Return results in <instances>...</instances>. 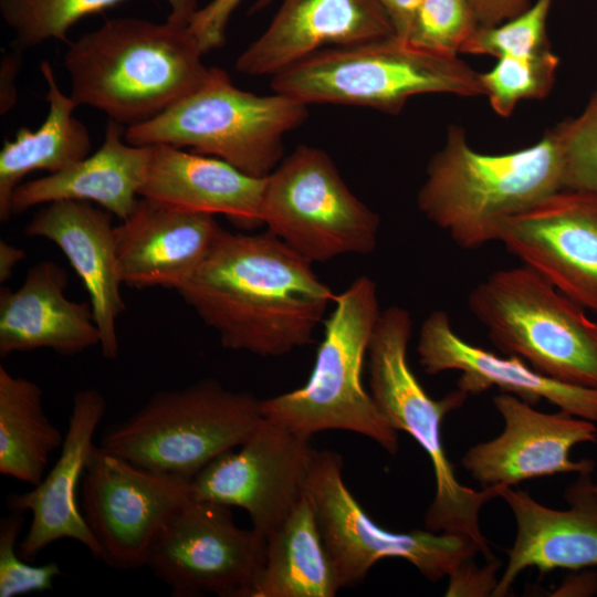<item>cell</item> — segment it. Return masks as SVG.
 Listing matches in <instances>:
<instances>
[{
	"label": "cell",
	"instance_id": "6da1fadb",
	"mask_svg": "<svg viewBox=\"0 0 597 597\" xmlns=\"http://www.w3.org/2000/svg\"><path fill=\"white\" fill-rule=\"evenodd\" d=\"M312 264L269 231L223 230L176 292L222 347L282 356L313 341L336 296Z\"/></svg>",
	"mask_w": 597,
	"mask_h": 597
},
{
	"label": "cell",
	"instance_id": "7a4b0ae2",
	"mask_svg": "<svg viewBox=\"0 0 597 597\" xmlns=\"http://www.w3.org/2000/svg\"><path fill=\"white\" fill-rule=\"evenodd\" d=\"M202 55L188 24L116 18L71 43L64 66L77 105L132 126L195 92L210 70Z\"/></svg>",
	"mask_w": 597,
	"mask_h": 597
},
{
	"label": "cell",
	"instance_id": "3957f363",
	"mask_svg": "<svg viewBox=\"0 0 597 597\" xmlns=\"http://www.w3.org/2000/svg\"><path fill=\"white\" fill-rule=\"evenodd\" d=\"M559 126L536 144L488 155L450 126L443 147L431 158L417 203L425 217L460 248L498 241L501 224L564 189Z\"/></svg>",
	"mask_w": 597,
	"mask_h": 597
},
{
	"label": "cell",
	"instance_id": "277c9868",
	"mask_svg": "<svg viewBox=\"0 0 597 597\" xmlns=\"http://www.w3.org/2000/svg\"><path fill=\"white\" fill-rule=\"evenodd\" d=\"M412 334L410 313L400 306L381 310L368 349L370 396L396 431H405L426 451L433 469L436 490L425 515V528L469 537L491 561V549L480 527L482 506L499 498V488L475 490L462 484L446 453L442 422L469 395L458 388L440 399L430 397L408 363Z\"/></svg>",
	"mask_w": 597,
	"mask_h": 597
},
{
	"label": "cell",
	"instance_id": "5b68a950",
	"mask_svg": "<svg viewBox=\"0 0 597 597\" xmlns=\"http://www.w3.org/2000/svg\"><path fill=\"white\" fill-rule=\"evenodd\" d=\"M333 306L307 381L263 399V416L305 438L332 429L363 434L395 454L398 433L363 385L369 341L381 312L376 283L366 275L355 279Z\"/></svg>",
	"mask_w": 597,
	"mask_h": 597
},
{
	"label": "cell",
	"instance_id": "8992f818",
	"mask_svg": "<svg viewBox=\"0 0 597 597\" xmlns=\"http://www.w3.org/2000/svg\"><path fill=\"white\" fill-rule=\"evenodd\" d=\"M271 88L305 105H355L388 114H398L420 94L483 95L480 74L463 61L396 36L320 50L273 75Z\"/></svg>",
	"mask_w": 597,
	"mask_h": 597
},
{
	"label": "cell",
	"instance_id": "52a82bcc",
	"mask_svg": "<svg viewBox=\"0 0 597 597\" xmlns=\"http://www.w3.org/2000/svg\"><path fill=\"white\" fill-rule=\"evenodd\" d=\"M307 105L281 93L258 95L234 86L219 67L158 116L128 126L124 138L136 146L189 147L258 178L281 163L283 137L301 126Z\"/></svg>",
	"mask_w": 597,
	"mask_h": 597
},
{
	"label": "cell",
	"instance_id": "ba28073f",
	"mask_svg": "<svg viewBox=\"0 0 597 597\" xmlns=\"http://www.w3.org/2000/svg\"><path fill=\"white\" fill-rule=\"evenodd\" d=\"M263 419L262 400L203 379L154 394L108 427L100 446L142 468L191 480L221 453L242 444Z\"/></svg>",
	"mask_w": 597,
	"mask_h": 597
},
{
	"label": "cell",
	"instance_id": "9c48e42d",
	"mask_svg": "<svg viewBox=\"0 0 597 597\" xmlns=\"http://www.w3.org/2000/svg\"><path fill=\"white\" fill-rule=\"evenodd\" d=\"M468 307L501 352L552 379L597 389V322L531 268L492 272Z\"/></svg>",
	"mask_w": 597,
	"mask_h": 597
},
{
	"label": "cell",
	"instance_id": "30bf717a",
	"mask_svg": "<svg viewBox=\"0 0 597 597\" xmlns=\"http://www.w3.org/2000/svg\"><path fill=\"white\" fill-rule=\"evenodd\" d=\"M261 220L312 263L369 254L380 229L379 216L350 191L329 156L307 145L265 177Z\"/></svg>",
	"mask_w": 597,
	"mask_h": 597
},
{
	"label": "cell",
	"instance_id": "8fae6325",
	"mask_svg": "<svg viewBox=\"0 0 597 597\" xmlns=\"http://www.w3.org/2000/svg\"><path fill=\"white\" fill-rule=\"evenodd\" d=\"M306 493L342 588L360 583L384 558L405 559L436 583L479 553L476 545L460 534L427 528L394 532L379 526L346 486L343 460L334 451H315Z\"/></svg>",
	"mask_w": 597,
	"mask_h": 597
},
{
	"label": "cell",
	"instance_id": "7c38bea8",
	"mask_svg": "<svg viewBox=\"0 0 597 597\" xmlns=\"http://www.w3.org/2000/svg\"><path fill=\"white\" fill-rule=\"evenodd\" d=\"M265 558V535L239 527L230 506L191 498L157 537L146 567L175 597H251Z\"/></svg>",
	"mask_w": 597,
	"mask_h": 597
},
{
	"label": "cell",
	"instance_id": "4fadbf2b",
	"mask_svg": "<svg viewBox=\"0 0 597 597\" xmlns=\"http://www.w3.org/2000/svg\"><path fill=\"white\" fill-rule=\"evenodd\" d=\"M81 485L98 559L122 570L146 566L168 521L191 499L189 480L142 468L101 446L93 448Z\"/></svg>",
	"mask_w": 597,
	"mask_h": 597
},
{
	"label": "cell",
	"instance_id": "5bb4252c",
	"mask_svg": "<svg viewBox=\"0 0 597 597\" xmlns=\"http://www.w3.org/2000/svg\"><path fill=\"white\" fill-rule=\"evenodd\" d=\"M310 438L266 419L190 480L191 498L247 511L268 536L303 498L315 451Z\"/></svg>",
	"mask_w": 597,
	"mask_h": 597
},
{
	"label": "cell",
	"instance_id": "9a60e30c",
	"mask_svg": "<svg viewBox=\"0 0 597 597\" xmlns=\"http://www.w3.org/2000/svg\"><path fill=\"white\" fill-rule=\"evenodd\" d=\"M498 242L561 293L597 312V195L559 190L504 221Z\"/></svg>",
	"mask_w": 597,
	"mask_h": 597
},
{
	"label": "cell",
	"instance_id": "2e32d148",
	"mask_svg": "<svg viewBox=\"0 0 597 597\" xmlns=\"http://www.w3.org/2000/svg\"><path fill=\"white\" fill-rule=\"evenodd\" d=\"M493 405L504 422L502 432L472 446L461 459L481 488L516 486L558 473L594 472L593 460L574 461L569 455L577 444L597 442L594 421L561 410L542 412L507 392L494 396Z\"/></svg>",
	"mask_w": 597,
	"mask_h": 597
},
{
	"label": "cell",
	"instance_id": "e0dca14e",
	"mask_svg": "<svg viewBox=\"0 0 597 597\" xmlns=\"http://www.w3.org/2000/svg\"><path fill=\"white\" fill-rule=\"evenodd\" d=\"M591 473L577 474L565 489V510L545 506L521 489L499 486V498L514 516L516 535L492 596H506L526 568L597 569V492Z\"/></svg>",
	"mask_w": 597,
	"mask_h": 597
},
{
	"label": "cell",
	"instance_id": "ac0fdd59",
	"mask_svg": "<svg viewBox=\"0 0 597 597\" xmlns=\"http://www.w3.org/2000/svg\"><path fill=\"white\" fill-rule=\"evenodd\" d=\"M105 411L106 400L101 391L78 389L72 399L67 430L54 465L30 491L8 496L10 511L31 513L30 527L18 544V553L25 561L33 562L46 546L64 538L81 543L98 559L100 548L77 503V489Z\"/></svg>",
	"mask_w": 597,
	"mask_h": 597
},
{
	"label": "cell",
	"instance_id": "d6986e66",
	"mask_svg": "<svg viewBox=\"0 0 597 597\" xmlns=\"http://www.w3.org/2000/svg\"><path fill=\"white\" fill-rule=\"evenodd\" d=\"M417 354L429 375L460 371L457 388L469 396L496 387L532 406L545 399L563 412L597 422V389L561 383L537 373L519 356L501 357L470 344L454 332L444 311L434 310L422 322Z\"/></svg>",
	"mask_w": 597,
	"mask_h": 597
},
{
	"label": "cell",
	"instance_id": "ffe728a7",
	"mask_svg": "<svg viewBox=\"0 0 597 597\" xmlns=\"http://www.w3.org/2000/svg\"><path fill=\"white\" fill-rule=\"evenodd\" d=\"M223 230L214 216L140 197L133 212L115 227L122 284L177 291L208 258Z\"/></svg>",
	"mask_w": 597,
	"mask_h": 597
},
{
	"label": "cell",
	"instance_id": "44dd1931",
	"mask_svg": "<svg viewBox=\"0 0 597 597\" xmlns=\"http://www.w3.org/2000/svg\"><path fill=\"white\" fill-rule=\"evenodd\" d=\"M392 27L377 0H283L265 31L238 57L252 76L275 75L323 46L390 38Z\"/></svg>",
	"mask_w": 597,
	"mask_h": 597
},
{
	"label": "cell",
	"instance_id": "7402d4cb",
	"mask_svg": "<svg viewBox=\"0 0 597 597\" xmlns=\"http://www.w3.org/2000/svg\"><path fill=\"white\" fill-rule=\"evenodd\" d=\"M25 234L48 239L64 253L88 292L102 354L107 359L116 358L115 325L125 303L121 294L113 214L87 201H53L33 216Z\"/></svg>",
	"mask_w": 597,
	"mask_h": 597
},
{
	"label": "cell",
	"instance_id": "603a6c76",
	"mask_svg": "<svg viewBox=\"0 0 597 597\" xmlns=\"http://www.w3.org/2000/svg\"><path fill=\"white\" fill-rule=\"evenodd\" d=\"M265 177L250 176L217 157L153 145L139 197L196 213L222 214L233 224L263 226Z\"/></svg>",
	"mask_w": 597,
	"mask_h": 597
},
{
	"label": "cell",
	"instance_id": "cb8c5ba5",
	"mask_svg": "<svg viewBox=\"0 0 597 597\" xmlns=\"http://www.w3.org/2000/svg\"><path fill=\"white\" fill-rule=\"evenodd\" d=\"M65 270L51 261L33 265L15 291L0 290V355L50 348L76 355L101 344L91 304L69 300Z\"/></svg>",
	"mask_w": 597,
	"mask_h": 597
},
{
	"label": "cell",
	"instance_id": "d4e9b609",
	"mask_svg": "<svg viewBox=\"0 0 597 597\" xmlns=\"http://www.w3.org/2000/svg\"><path fill=\"white\" fill-rule=\"evenodd\" d=\"M123 125L109 119L101 147L84 159L45 177L21 182L11 214L59 200L95 202L121 220L134 210L151 146L128 144Z\"/></svg>",
	"mask_w": 597,
	"mask_h": 597
},
{
	"label": "cell",
	"instance_id": "484cf974",
	"mask_svg": "<svg viewBox=\"0 0 597 597\" xmlns=\"http://www.w3.org/2000/svg\"><path fill=\"white\" fill-rule=\"evenodd\" d=\"M40 72L48 86L46 117L35 130L20 127L0 151L1 221L12 216L11 198L23 177L34 170L57 172L87 157L92 148L85 125L73 116L78 105L61 91L50 62H41Z\"/></svg>",
	"mask_w": 597,
	"mask_h": 597
},
{
	"label": "cell",
	"instance_id": "4316f807",
	"mask_svg": "<svg viewBox=\"0 0 597 597\" xmlns=\"http://www.w3.org/2000/svg\"><path fill=\"white\" fill-rule=\"evenodd\" d=\"M339 580L306 491L266 536V558L251 597H333Z\"/></svg>",
	"mask_w": 597,
	"mask_h": 597
},
{
	"label": "cell",
	"instance_id": "83f0119b",
	"mask_svg": "<svg viewBox=\"0 0 597 597\" xmlns=\"http://www.w3.org/2000/svg\"><path fill=\"white\" fill-rule=\"evenodd\" d=\"M63 441L44 411L41 387L0 366V473L35 486Z\"/></svg>",
	"mask_w": 597,
	"mask_h": 597
},
{
	"label": "cell",
	"instance_id": "f1b7e54d",
	"mask_svg": "<svg viewBox=\"0 0 597 597\" xmlns=\"http://www.w3.org/2000/svg\"><path fill=\"white\" fill-rule=\"evenodd\" d=\"M124 0H0V13L14 32L17 50L39 45L50 39L66 42L69 29L83 17L102 12ZM168 20L189 24L198 0H166Z\"/></svg>",
	"mask_w": 597,
	"mask_h": 597
},
{
	"label": "cell",
	"instance_id": "f546056e",
	"mask_svg": "<svg viewBox=\"0 0 597 597\" xmlns=\"http://www.w3.org/2000/svg\"><path fill=\"white\" fill-rule=\"evenodd\" d=\"M559 59L549 49L531 55L498 59L486 73L480 74L483 95L495 113L509 116L526 98L545 97L555 81Z\"/></svg>",
	"mask_w": 597,
	"mask_h": 597
},
{
	"label": "cell",
	"instance_id": "4dcf8cb0",
	"mask_svg": "<svg viewBox=\"0 0 597 597\" xmlns=\"http://www.w3.org/2000/svg\"><path fill=\"white\" fill-rule=\"evenodd\" d=\"M478 28L469 0H423L406 42L427 52L455 57Z\"/></svg>",
	"mask_w": 597,
	"mask_h": 597
},
{
	"label": "cell",
	"instance_id": "1f68e13d",
	"mask_svg": "<svg viewBox=\"0 0 597 597\" xmlns=\"http://www.w3.org/2000/svg\"><path fill=\"white\" fill-rule=\"evenodd\" d=\"M553 0H536L530 8L493 27H479L461 52L496 59L531 55L548 50L546 21Z\"/></svg>",
	"mask_w": 597,
	"mask_h": 597
},
{
	"label": "cell",
	"instance_id": "d6a6232c",
	"mask_svg": "<svg viewBox=\"0 0 597 597\" xmlns=\"http://www.w3.org/2000/svg\"><path fill=\"white\" fill-rule=\"evenodd\" d=\"M564 161V189L597 195V88L584 112L558 124Z\"/></svg>",
	"mask_w": 597,
	"mask_h": 597
},
{
	"label": "cell",
	"instance_id": "836d02e7",
	"mask_svg": "<svg viewBox=\"0 0 597 597\" xmlns=\"http://www.w3.org/2000/svg\"><path fill=\"white\" fill-rule=\"evenodd\" d=\"M24 521V513L13 511L0 521V597L50 590L62 574L55 562L35 566L20 556L17 543Z\"/></svg>",
	"mask_w": 597,
	"mask_h": 597
},
{
	"label": "cell",
	"instance_id": "e575fe53",
	"mask_svg": "<svg viewBox=\"0 0 597 597\" xmlns=\"http://www.w3.org/2000/svg\"><path fill=\"white\" fill-rule=\"evenodd\" d=\"M242 0H211L193 13L189 29L202 53L221 46L231 14Z\"/></svg>",
	"mask_w": 597,
	"mask_h": 597
},
{
	"label": "cell",
	"instance_id": "d590c367",
	"mask_svg": "<svg viewBox=\"0 0 597 597\" xmlns=\"http://www.w3.org/2000/svg\"><path fill=\"white\" fill-rule=\"evenodd\" d=\"M499 562L489 561L478 567L473 559L464 563L449 576L446 596H492L499 579H495Z\"/></svg>",
	"mask_w": 597,
	"mask_h": 597
},
{
	"label": "cell",
	"instance_id": "8d00e7d4",
	"mask_svg": "<svg viewBox=\"0 0 597 597\" xmlns=\"http://www.w3.org/2000/svg\"><path fill=\"white\" fill-rule=\"evenodd\" d=\"M479 27H493L527 9V0H469Z\"/></svg>",
	"mask_w": 597,
	"mask_h": 597
},
{
	"label": "cell",
	"instance_id": "74e56055",
	"mask_svg": "<svg viewBox=\"0 0 597 597\" xmlns=\"http://www.w3.org/2000/svg\"><path fill=\"white\" fill-rule=\"evenodd\" d=\"M386 13L394 35L406 41L413 19L423 0H377Z\"/></svg>",
	"mask_w": 597,
	"mask_h": 597
},
{
	"label": "cell",
	"instance_id": "f35d334b",
	"mask_svg": "<svg viewBox=\"0 0 597 597\" xmlns=\"http://www.w3.org/2000/svg\"><path fill=\"white\" fill-rule=\"evenodd\" d=\"M20 50L2 57L0 71V113L3 115L15 103V77L21 64Z\"/></svg>",
	"mask_w": 597,
	"mask_h": 597
},
{
	"label": "cell",
	"instance_id": "ab89813d",
	"mask_svg": "<svg viewBox=\"0 0 597 597\" xmlns=\"http://www.w3.org/2000/svg\"><path fill=\"white\" fill-rule=\"evenodd\" d=\"M25 258V252L7 241H0V282H7L17 264Z\"/></svg>",
	"mask_w": 597,
	"mask_h": 597
},
{
	"label": "cell",
	"instance_id": "60d3db41",
	"mask_svg": "<svg viewBox=\"0 0 597 597\" xmlns=\"http://www.w3.org/2000/svg\"><path fill=\"white\" fill-rule=\"evenodd\" d=\"M595 490H596V492H597V483L595 484Z\"/></svg>",
	"mask_w": 597,
	"mask_h": 597
}]
</instances>
